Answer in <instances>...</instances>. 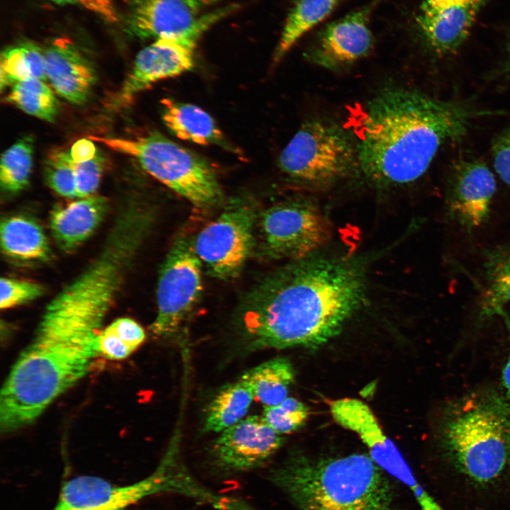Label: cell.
<instances>
[{
	"instance_id": "obj_1",
	"label": "cell",
	"mask_w": 510,
	"mask_h": 510,
	"mask_svg": "<svg viewBox=\"0 0 510 510\" xmlns=\"http://www.w3.org/2000/svg\"><path fill=\"white\" fill-rule=\"evenodd\" d=\"M363 265L340 258L294 260L245 296L237 324L245 348H315L339 334L362 306Z\"/></svg>"
},
{
	"instance_id": "obj_2",
	"label": "cell",
	"mask_w": 510,
	"mask_h": 510,
	"mask_svg": "<svg viewBox=\"0 0 510 510\" xmlns=\"http://www.w3.org/2000/svg\"><path fill=\"white\" fill-rule=\"evenodd\" d=\"M350 113L358 170L373 184L392 186L420 178L442 146L463 139L476 119L503 113L392 86Z\"/></svg>"
},
{
	"instance_id": "obj_3",
	"label": "cell",
	"mask_w": 510,
	"mask_h": 510,
	"mask_svg": "<svg viewBox=\"0 0 510 510\" xmlns=\"http://www.w3.org/2000/svg\"><path fill=\"white\" fill-rule=\"evenodd\" d=\"M108 312L84 298L56 295L13 364L0 395V429L33 423L89 371Z\"/></svg>"
},
{
	"instance_id": "obj_4",
	"label": "cell",
	"mask_w": 510,
	"mask_h": 510,
	"mask_svg": "<svg viewBox=\"0 0 510 510\" xmlns=\"http://www.w3.org/2000/svg\"><path fill=\"white\" fill-rule=\"evenodd\" d=\"M438 482L448 510H510V400L475 394L443 420Z\"/></svg>"
},
{
	"instance_id": "obj_5",
	"label": "cell",
	"mask_w": 510,
	"mask_h": 510,
	"mask_svg": "<svg viewBox=\"0 0 510 510\" xmlns=\"http://www.w3.org/2000/svg\"><path fill=\"white\" fill-rule=\"evenodd\" d=\"M268 479L298 510H396L392 484L366 454L311 458L294 451Z\"/></svg>"
},
{
	"instance_id": "obj_6",
	"label": "cell",
	"mask_w": 510,
	"mask_h": 510,
	"mask_svg": "<svg viewBox=\"0 0 510 510\" xmlns=\"http://www.w3.org/2000/svg\"><path fill=\"white\" fill-rule=\"evenodd\" d=\"M89 138L134 157L152 176L197 207L209 208L222 198L217 176L208 162L159 132L130 139Z\"/></svg>"
},
{
	"instance_id": "obj_7",
	"label": "cell",
	"mask_w": 510,
	"mask_h": 510,
	"mask_svg": "<svg viewBox=\"0 0 510 510\" xmlns=\"http://www.w3.org/2000/svg\"><path fill=\"white\" fill-rule=\"evenodd\" d=\"M278 165L289 177L312 186H326L358 170L352 133L329 120L304 123L281 152Z\"/></svg>"
},
{
	"instance_id": "obj_8",
	"label": "cell",
	"mask_w": 510,
	"mask_h": 510,
	"mask_svg": "<svg viewBox=\"0 0 510 510\" xmlns=\"http://www.w3.org/2000/svg\"><path fill=\"white\" fill-rule=\"evenodd\" d=\"M176 446H171L155 471L128 485H115L102 478L81 475L65 482L52 510H125L157 493L176 491L197 496L200 487L178 471Z\"/></svg>"
},
{
	"instance_id": "obj_9",
	"label": "cell",
	"mask_w": 510,
	"mask_h": 510,
	"mask_svg": "<svg viewBox=\"0 0 510 510\" xmlns=\"http://www.w3.org/2000/svg\"><path fill=\"white\" fill-rule=\"evenodd\" d=\"M238 8V4H231L210 10L185 30L157 38L142 49L125 79L119 98L130 101L151 84L191 70L194 65L195 48L200 38Z\"/></svg>"
},
{
	"instance_id": "obj_10",
	"label": "cell",
	"mask_w": 510,
	"mask_h": 510,
	"mask_svg": "<svg viewBox=\"0 0 510 510\" xmlns=\"http://www.w3.org/2000/svg\"><path fill=\"white\" fill-rule=\"evenodd\" d=\"M202 266L193 241L186 236L176 238L159 273L157 315L150 325L155 337L176 334L197 303L203 290Z\"/></svg>"
},
{
	"instance_id": "obj_11",
	"label": "cell",
	"mask_w": 510,
	"mask_h": 510,
	"mask_svg": "<svg viewBox=\"0 0 510 510\" xmlns=\"http://www.w3.org/2000/svg\"><path fill=\"white\" fill-rule=\"evenodd\" d=\"M261 250L266 256L293 261L308 257L330 234L327 221L312 203L290 200L274 205L261 216Z\"/></svg>"
},
{
	"instance_id": "obj_12",
	"label": "cell",
	"mask_w": 510,
	"mask_h": 510,
	"mask_svg": "<svg viewBox=\"0 0 510 510\" xmlns=\"http://www.w3.org/2000/svg\"><path fill=\"white\" fill-rule=\"evenodd\" d=\"M256 217L249 205L237 202L199 232L194 249L210 276L229 280L239 275L253 249Z\"/></svg>"
},
{
	"instance_id": "obj_13",
	"label": "cell",
	"mask_w": 510,
	"mask_h": 510,
	"mask_svg": "<svg viewBox=\"0 0 510 510\" xmlns=\"http://www.w3.org/2000/svg\"><path fill=\"white\" fill-rule=\"evenodd\" d=\"M384 0H370L345 16L324 26L306 52L313 64L336 70L367 56L375 38L370 28L373 14Z\"/></svg>"
},
{
	"instance_id": "obj_14",
	"label": "cell",
	"mask_w": 510,
	"mask_h": 510,
	"mask_svg": "<svg viewBox=\"0 0 510 510\" xmlns=\"http://www.w3.org/2000/svg\"><path fill=\"white\" fill-rule=\"evenodd\" d=\"M283 444V438L262 416H247L220 432L210 455L214 465L224 472L236 473L261 467Z\"/></svg>"
},
{
	"instance_id": "obj_15",
	"label": "cell",
	"mask_w": 510,
	"mask_h": 510,
	"mask_svg": "<svg viewBox=\"0 0 510 510\" xmlns=\"http://www.w3.org/2000/svg\"><path fill=\"white\" fill-rule=\"evenodd\" d=\"M495 191V177L484 162H458L448 181L446 202L450 215L466 228L481 226L488 218Z\"/></svg>"
},
{
	"instance_id": "obj_16",
	"label": "cell",
	"mask_w": 510,
	"mask_h": 510,
	"mask_svg": "<svg viewBox=\"0 0 510 510\" xmlns=\"http://www.w3.org/2000/svg\"><path fill=\"white\" fill-rule=\"evenodd\" d=\"M220 0H132L130 28L141 37L165 38L181 33Z\"/></svg>"
},
{
	"instance_id": "obj_17",
	"label": "cell",
	"mask_w": 510,
	"mask_h": 510,
	"mask_svg": "<svg viewBox=\"0 0 510 510\" xmlns=\"http://www.w3.org/2000/svg\"><path fill=\"white\" fill-rule=\"evenodd\" d=\"M43 54L45 75L55 91L72 103H84L96 79L89 60L64 37L54 40Z\"/></svg>"
},
{
	"instance_id": "obj_18",
	"label": "cell",
	"mask_w": 510,
	"mask_h": 510,
	"mask_svg": "<svg viewBox=\"0 0 510 510\" xmlns=\"http://www.w3.org/2000/svg\"><path fill=\"white\" fill-rule=\"evenodd\" d=\"M484 2L475 0L419 11L416 24L434 52L440 56L452 55L467 39Z\"/></svg>"
},
{
	"instance_id": "obj_19",
	"label": "cell",
	"mask_w": 510,
	"mask_h": 510,
	"mask_svg": "<svg viewBox=\"0 0 510 510\" xmlns=\"http://www.w3.org/2000/svg\"><path fill=\"white\" fill-rule=\"evenodd\" d=\"M107 210L106 198L96 195L55 207L50 227L57 245L66 251L78 247L95 232Z\"/></svg>"
},
{
	"instance_id": "obj_20",
	"label": "cell",
	"mask_w": 510,
	"mask_h": 510,
	"mask_svg": "<svg viewBox=\"0 0 510 510\" xmlns=\"http://www.w3.org/2000/svg\"><path fill=\"white\" fill-rule=\"evenodd\" d=\"M162 120L178 138L198 144H216L228 147L225 137L215 120L200 107L164 98Z\"/></svg>"
},
{
	"instance_id": "obj_21",
	"label": "cell",
	"mask_w": 510,
	"mask_h": 510,
	"mask_svg": "<svg viewBox=\"0 0 510 510\" xmlns=\"http://www.w3.org/2000/svg\"><path fill=\"white\" fill-rule=\"evenodd\" d=\"M0 242L8 256L23 261H43L49 258L50 248L41 226L22 215L4 218L1 222Z\"/></svg>"
},
{
	"instance_id": "obj_22",
	"label": "cell",
	"mask_w": 510,
	"mask_h": 510,
	"mask_svg": "<svg viewBox=\"0 0 510 510\" xmlns=\"http://www.w3.org/2000/svg\"><path fill=\"white\" fill-rule=\"evenodd\" d=\"M346 0H293L274 52L279 62L292 47L312 28L329 17Z\"/></svg>"
},
{
	"instance_id": "obj_23",
	"label": "cell",
	"mask_w": 510,
	"mask_h": 510,
	"mask_svg": "<svg viewBox=\"0 0 510 510\" xmlns=\"http://www.w3.org/2000/svg\"><path fill=\"white\" fill-rule=\"evenodd\" d=\"M295 375L294 368L288 359L275 358L247 370L242 377L250 385L254 397L264 407H270L288 397Z\"/></svg>"
},
{
	"instance_id": "obj_24",
	"label": "cell",
	"mask_w": 510,
	"mask_h": 510,
	"mask_svg": "<svg viewBox=\"0 0 510 510\" xmlns=\"http://www.w3.org/2000/svg\"><path fill=\"white\" fill-rule=\"evenodd\" d=\"M255 398L252 389L243 377L225 386L209 404L204 430L222 432L242 420Z\"/></svg>"
},
{
	"instance_id": "obj_25",
	"label": "cell",
	"mask_w": 510,
	"mask_h": 510,
	"mask_svg": "<svg viewBox=\"0 0 510 510\" xmlns=\"http://www.w3.org/2000/svg\"><path fill=\"white\" fill-rule=\"evenodd\" d=\"M30 79H47L43 51L31 43H22L5 50L1 57V89Z\"/></svg>"
},
{
	"instance_id": "obj_26",
	"label": "cell",
	"mask_w": 510,
	"mask_h": 510,
	"mask_svg": "<svg viewBox=\"0 0 510 510\" xmlns=\"http://www.w3.org/2000/svg\"><path fill=\"white\" fill-rule=\"evenodd\" d=\"M6 100L25 113L48 122L55 120L59 110V103L53 91L41 79L16 81Z\"/></svg>"
},
{
	"instance_id": "obj_27",
	"label": "cell",
	"mask_w": 510,
	"mask_h": 510,
	"mask_svg": "<svg viewBox=\"0 0 510 510\" xmlns=\"http://www.w3.org/2000/svg\"><path fill=\"white\" fill-rule=\"evenodd\" d=\"M145 336L144 329L134 319H116L103 327L98 336V355L110 360L125 359L140 346Z\"/></svg>"
},
{
	"instance_id": "obj_28",
	"label": "cell",
	"mask_w": 510,
	"mask_h": 510,
	"mask_svg": "<svg viewBox=\"0 0 510 510\" xmlns=\"http://www.w3.org/2000/svg\"><path fill=\"white\" fill-rule=\"evenodd\" d=\"M33 155V140L24 137L11 146L1 156L0 183L4 191L17 193L28 184Z\"/></svg>"
},
{
	"instance_id": "obj_29",
	"label": "cell",
	"mask_w": 510,
	"mask_h": 510,
	"mask_svg": "<svg viewBox=\"0 0 510 510\" xmlns=\"http://www.w3.org/2000/svg\"><path fill=\"white\" fill-rule=\"evenodd\" d=\"M488 288L482 305V318H489L510 302V251L497 256L488 266Z\"/></svg>"
},
{
	"instance_id": "obj_30",
	"label": "cell",
	"mask_w": 510,
	"mask_h": 510,
	"mask_svg": "<svg viewBox=\"0 0 510 510\" xmlns=\"http://www.w3.org/2000/svg\"><path fill=\"white\" fill-rule=\"evenodd\" d=\"M44 175L55 193L65 198H77L74 165L69 149L50 154L44 163Z\"/></svg>"
},
{
	"instance_id": "obj_31",
	"label": "cell",
	"mask_w": 510,
	"mask_h": 510,
	"mask_svg": "<svg viewBox=\"0 0 510 510\" xmlns=\"http://www.w3.org/2000/svg\"><path fill=\"white\" fill-rule=\"evenodd\" d=\"M310 414L309 408L302 402L287 397L275 406L264 407L262 418L279 434H287L300 429Z\"/></svg>"
},
{
	"instance_id": "obj_32",
	"label": "cell",
	"mask_w": 510,
	"mask_h": 510,
	"mask_svg": "<svg viewBox=\"0 0 510 510\" xmlns=\"http://www.w3.org/2000/svg\"><path fill=\"white\" fill-rule=\"evenodd\" d=\"M43 292L44 288L38 283L3 277L0 280V307L11 308L39 298Z\"/></svg>"
},
{
	"instance_id": "obj_33",
	"label": "cell",
	"mask_w": 510,
	"mask_h": 510,
	"mask_svg": "<svg viewBox=\"0 0 510 510\" xmlns=\"http://www.w3.org/2000/svg\"><path fill=\"white\" fill-rule=\"evenodd\" d=\"M106 160L98 150L89 160L74 163L76 197L86 198L94 195L105 168Z\"/></svg>"
},
{
	"instance_id": "obj_34",
	"label": "cell",
	"mask_w": 510,
	"mask_h": 510,
	"mask_svg": "<svg viewBox=\"0 0 510 510\" xmlns=\"http://www.w3.org/2000/svg\"><path fill=\"white\" fill-rule=\"evenodd\" d=\"M492 154L496 173L504 183L510 186V126L494 138Z\"/></svg>"
},
{
	"instance_id": "obj_35",
	"label": "cell",
	"mask_w": 510,
	"mask_h": 510,
	"mask_svg": "<svg viewBox=\"0 0 510 510\" xmlns=\"http://www.w3.org/2000/svg\"><path fill=\"white\" fill-rule=\"evenodd\" d=\"M57 4L79 6L94 13L109 23L118 21V15L112 0H50Z\"/></svg>"
},
{
	"instance_id": "obj_36",
	"label": "cell",
	"mask_w": 510,
	"mask_h": 510,
	"mask_svg": "<svg viewBox=\"0 0 510 510\" xmlns=\"http://www.w3.org/2000/svg\"><path fill=\"white\" fill-rule=\"evenodd\" d=\"M98 149L91 139H81L76 141L69 149L74 163L89 160L95 157Z\"/></svg>"
},
{
	"instance_id": "obj_37",
	"label": "cell",
	"mask_w": 510,
	"mask_h": 510,
	"mask_svg": "<svg viewBox=\"0 0 510 510\" xmlns=\"http://www.w3.org/2000/svg\"><path fill=\"white\" fill-rule=\"evenodd\" d=\"M496 315H499L502 317V319L504 320V322L506 325L509 340H510V317L509 315L504 311V308H502L499 310ZM502 380L503 382V385L508 393L509 396L510 397V352L508 356V358L506 361V363L503 368L502 373Z\"/></svg>"
},
{
	"instance_id": "obj_38",
	"label": "cell",
	"mask_w": 510,
	"mask_h": 510,
	"mask_svg": "<svg viewBox=\"0 0 510 510\" xmlns=\"http://www.w3.org/2000/svg\"><path fill=\"white\" fill-rule=\"evenodd\" d=\"M475 0H421L419 10L420 11H428L438 8H441L450 4L467 2ZM485 1V0H483Z\"/></svg>"
},
{
	"instance_id": "obj_39",
	"label": "cell",
	"mask_w": 510,
	"mask_h": 510,
	"mask_svg": "<svg viewBox=\"0 0 510 510\" xmlns=\"http://www.w3.org/2000/svg\"><path fill=\"white\" fill-rule=\"evenodd\" d=\"M508 57H509V64H510V40H509V42L508 45Z\"/></svg>"
}]
</instances>
